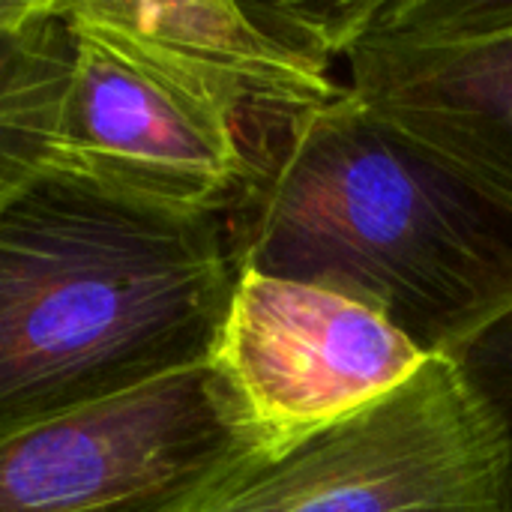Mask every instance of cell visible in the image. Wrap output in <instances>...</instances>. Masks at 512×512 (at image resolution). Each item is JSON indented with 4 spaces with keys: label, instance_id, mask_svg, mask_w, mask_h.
<instances>
[{
    "label": "cell",
    "instance_id": "6da1fadb",
    "mask_svg": "<svg viewBox=\"0 0 512 512\" xmlns=\"http://www.w3.org/2000/svg\"><path fill=\"white\" fill-rule=\"evenodd\" d=\"M237 273L342 294L429 357L512 300V198L345 90L243 123Z\"/></svg>",
    "mask_w": 512,
    "mask_h": 512
},
{
    "label": "cell",
    "instance_id": "7a4b0ae2",
    "mask_svg": "<svg viewBox=\"0 0 512 512\" xmlns=\"http://www.w3.org/2000/svg\"><path fill=\"white\" fill-rule=\"evenodd\" d=\"M234 285L222 213L51 153L0 201V438L216 360Z\"/></svg>",
    "mask_w": 512,
    "mask_h": 512
},
{
    "label": "cell",
    "instance_id": "3957f363",
    "mask_svg": "<svg viewBox=\"0 0 512 512\" xmlns=\"http://www.w3.org/2000/svg\"><path fill=\"white\" fill-rule=\"evenodd\" d=\"M288 447L219 360L0 438V512H204Z\"/></svg>",
    "mask_w": 512,
    "mask_h": 512
},
{
    "label": "cell",
    "instance_id": "277c9868",
    "mask_svg": "<svg viewBox=\"0 0 512 512\" xmlns=\"http://www.w3.org/2000/svg\"><path fill=\"white\" fill-rule=\"evenodd\" d=\"M204 512H510L495 435L435 354L399 390L276 450Z\"/></svg>",
    "mask_w": 512,
    "mask_h": 512
},
{
    "label": "cell",
    "instance_id": "5b68a950",
    "mask_svg": "<svg viewBox=\"0 0 512 512\" xmlns=\"http://www.w3.org/2000/svg\"><path fill=\"white\" fill-rule=\"evenodd\" d=\"M72 39L54 153L135 195L228 213L249 177L237 114L144 39L63 3Z\"/></svg>",
    "mask_w": 512,
    "mask_h": 512
},
{
    "label": "cell",
    "instance_id": "8992f818",
    "mask_svg": "<svg viewBox=\"0 0 512 512\" xmlns=\"http://www.w3.org/2000/svg\"><path fill=\"white\" fill-rule=\"evenodd\" d=\"M348 90L512 198V3L381 0Z\"/></svg>",
    "mask_w": 512,
    "mask_h": 512
},
{
    "label": "cell",
    "instance_id": "52a82bcc",
    "mask_svg": "<svg viewBox=\"0 0 512 512\" xmlns=\"http://www.w3.org/2000/svg\"><path fill=\"white\" fill-rule=\"evenodd\" d=\"M216 360L255 417L291 444L399 390L429 354L342 294L237 273Z\"/></svg>",
    "mask_w": 512,
    "mask_h": 512
},
{
    "label": "cell",
    "instance_id": "ba28073f",
    "mask_svg": "<svg viewBox=\"0 0 512 512\" xmlns=\"http://www.w3.org/2000/svg\"><path fill=\"white\" fill-rule=\"evenodd\" d=\"M381 0L234 3V0H81V6L144 39L240 120L291 114L336 99V57L360 39Z\"/></svg>",
    "mask_w": 512,
    "mask_h": 512
},
{
    "label": "cell",
    "instance_id": "9c48e42d",
    "mask_svg": "<svg viewBox=\"0 0 512 512\" xmlns=\"http://www.w3.org/2000/svg\"><path fill=\"white\" fill-rule=\"evenodd\" d=\"M69 60L63 3L0 0V201L54 153Z\"/></svg>",
    "mask_w": 512,
    "mask_h": 512
},
{
    "label": "cell",
    "instance_id": "30bf717a",
    "mask_svg": "<svg viewBox=\"0 0 512 512\" xmlns=\"http://www.w3.org/2000/svg\"><path fill=\"white\" fill-rule=\"evenodd\" d=\"M489 423L512 512V300L441 354Z\"/></svg>",
    "mask_w": 512,
    "mask_h": 512
}]
</instances>
